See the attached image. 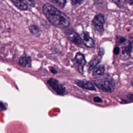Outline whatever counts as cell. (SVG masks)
I'll use <instances>...</instances> for the list:
<instances>
[{
  "label": "cell",
  "instance_id": "6da1fadb",
  "mask_svg": "<svg viewBox=\"0 0 133 133\" xmlns=\"http://www.w3.org/2000/svg\"><path fill=\"white\" fill-rule=\"evenodd\" d=\"M43 12L48 20L57 28L63 29L70 24V18L64 12L49 3L43 6Z\"/></svg>",
  "mask_w": 133,
  "mask_h": 133
},
{
  "label": "cell",
  "instance_id": "7a4b0ae2",
  "mask_svg": "<svg viewBox=\"0 0 133 133\" xmlns=\"http://www.w3.org/2000/svg\"><path fill=\"white\" fill-rule=\"evenodd\" d=\"M94 83L98 88L104 92H112L115 87L113 79L109 76L96 79Z\"/></svg>",
  "mask_w": 133,
  "mask_h": 133
},
{
  "label": "cell",
  "instance_id": "3957f363",
  "mask_svg": "<svg viewBox=\"0 0 133 133\" xmlns=\"http://www.w3.org/2000/svg\"><path fill=\"white\" fill-rule=\"evenodd\" d=\"M104 16L103 14L100 13L96 15L92 21V25L95 31L102 34L104 31Z\"/></svg>",
  "mask_w": 133,
  "mask_h": 133
},
{
  "label": "cell",
  "instance_id": "277c9868",
  "mask_svg": "<svg viewBox=\"0 0 133 133\" xmlns=\"http://www.w3.org/2000/svg\"><path fill=\"white\" fill-rule=\"evenodd\" d=\"M48 84L58 95H63L66 91L64 85L54 78H50L47 80Z\"/></svg>",
  "mask_w": 133,
  "mask_h": 133
},
{
  "label": "cell",
  "instance_id": "5b68a950",
  "mask_svg": "<svg viewBox=\"0 0 133 133\" xmlns=\"http://www.w3.org/2000/svg\"><path fill=\"white\" fill-rule=\"evenodd\" d=\"M65 34L68 39L74 44L80 46L83 44L80 35L72 29H67L65 31Z\"/></svg>",
  "mask_w": 133,
  "mask_h": 133
},
{
  "label": "cell",
  "instance_id": "8992f818",
  "mask_svg": "<svg viewBox=\"0 0 133 133\" xmlns=\"http://www.w3.org/2000/svg\"><path fill=\"white\" fill-rule=\"evenodd\" d=\"M74 61L78 71L82 74L83 73L84 67L86 63L85 56L80 52H77L74 59Z\"/></svg>",
  "mask_w": 133,
  "mask_h": 133
},
{
  "label": "cell",
  "instance_id": "52a82bcc",
  "mask_svg": "<svg viewBox=\"0 0 133 133\" xmlns=\"http://www.w3.org/2000/svg\"><path fill=\"white\" fill-rule=\"evenodd\" d=\"M83 44L88 48H92L95 45L94 39L90 36L89 33L84 32L80 34Z\"/></svg>",
  "mask_w": 133,
  "mask_h": 133
},
{
  "label": "cell",
  "instance_id": "ba28073f",
  "mask_svg": "<svg viewBox=\"0 0 133 133\" xmlns=\"http://www.w3.org/2000/svg\"><path fill=\"white\" fill-rule=\"evenodd\" d=\"M75 84L78 86L79 87L89 90H96V87L95 85L91 83V82L87 81L86 79H82V80H76L75 81Z\"/></svg>",
  "mask_w": 133,
  "mask_h": 133
},
{
  "label": "cell",
  "instance_id": "9c48e42d",
  "mask_svg": "<svg viewBox=\"0 0 133 133\" xmlns=\"http://www.w3.org/2000/svg\"><path fill=\"white\" fill-rule=\"evenodd\" d=\"M31 58L29 56H22L19 60V64L23 67L31 66Z\"/></svg>",
  "mask_w": 133,
  "mask_h": 133
},
{
  "label": "cell",
  "instance_id": "30bf717a",
  "mask_svg": "<svg viewBox=\"0 0 133 133\" xmlns=\"http://www.w3.org/2000/svg\"><path fill=\"white\" fill-rule=\"evenodd\" d=\"M105 71V68L103 65H99L96 66L93 70L92 75L94 76H101L102 75Z\"/></svg>",
  "mask_w": 133,
  "mask_h": 133
},
{
  "label": "cell",
  "instance_id": "8fae6325",
  "mask_svg": "<svg viewBox=\"0 0 133 133\" xmlns=\"http://www.w3.org/2000/svg\"><path fill=\"white\" fill-rule=\"evenodd\" d=\"M12 2L14 5L21 10H26L28 9V5L22 2L17 0H12Z\"/></svg>",
  "mask_w": 133,
  "mask_h": 133
},
{
  "label": "cell",
  "instance_id": "7c38bea8",
  "mask_svg": "<svg viewBox=\"0 0 133 133\" xmlns=\"http://www.w3.org/2000/svg\"><path fill=\"white\" fill-rule=\"evenodd\" d=\"M132 49V45L131 43H129L123 47L122 51V56L124 58H128L130 56V53Z\"/></svg>",
  "mask_w": 133,
  "mask_h": 133
},
{
  "label": "cell",
  "instance_id": "4fadbf2b",
  "mask_svg": "<svg viewBox=\"0 0 133 133\" xmlns=\"http://www.w3.org/2000/svg\"><path fill=\"white\" fill-rule=\"evenodd\" d=\"M29 29L30 31V32L35 36H39L41 34V32H40V30L39 28L35 25V24H31V25L29 26Z\"/></svg>",
  "mask_w": 133,
  "mask_h": 133
},
{
  "label": "cell",
  "instance_id": "5bb4252c",
  "mask_svg": "<svg viewBox=\"0 0 133 133\" xmlns=\"http://www.w3.org/2000/svg\"><path fill=\"white\" fill-rule=\"evenodd\" d=\"M51 2L57 5L61 8H63L64 7L66 3V0H50Z\"/></svg>",
  "mask_w": 133,
  "mask_h": 133
},
{
  "label": "cell",
  "instance_id": "9a60e30c",
  "mask_svg": "<svg viewBox=\"0 0 133 133\" xmlns=\"http://www.w3.org/2000/svg\"><path fill=\"white\" fill-rule=\"evenodd\" d=\"M99 63V60L97 59H94L92 61H91L89 64V70H91L94 69Z\"/></svg>",
  "mask_w": 133,
  "mask_h": 133
},
{
  "label": "cell",
  "instance_id": "2e32d148",
  "mask_svg": "<svg viewBox=\"0 0 133 133\" xmlns=\"http://www.w3.org/2000/svg\"><path fill=\"white\" fill-rule=\"evenodd\" d=\"M112 1L119 7H123L127 2L126 0H112Z\"/></svg>",
  "mask_w": 133,
  "mask_h": 133
},
{
  "label": "cell",
  "instance_id": "e0dca14e",
  "mask_svg": "<svg viewBox=\"0 0 133 133\" xmlns=\"http://www.w3.org/2000/svg\"><path fill=\"white\" fill-rule=\"evenodd\" d=\"M17 1L22 2L32 7H34L35 6V2L34 0H17Z\"/></svg>",
  "mask_w": 133,
  "mask_h": 133
},
{
  "label": "cell",
  "instance_id": "ac0fdd59",
  "mask_svg": "<svg viewBox=\"0 0 133 133\" xmlns=\"http://www.w3.org/2000/svg\"><path fill=\"white\" fill-rule=\"evenodd\" d=\"M84 0H71L72 5L74 6H77L83 3Z\"/></svg>",
  "mask_w": 133,
  "mask_h": 133
},
{
  "label": "cell",
  "instance_id": "d6986e66",
  "mask_svg": "<svg viewBox=\"0 0 133 133\" xmlns=\"http://www.w3.org/2000/svg\"><path fill=\"white\" fill-rule=\"evenodd\" d=\"M117 42H118V43L121 44V43H124L125 41H126V39L123 37H121V36H119V37H118L117 38Z\"/></svg>",
  "mask_w": 133,
  "mask_h": 133
},
{
  "label": "cell",
  "instance_id": "ffe728a7",
  "mask_svg": "<svg viewBox=\"0 0 133 133\" xmlns=\"http://www.w3.org/2000/svg\"><path fill=\"white\" fill-rule=\"evenodd\" d=\"M120 50L118 47H116L114 49V53L115 55H118L119 53Z\"/></svg>",
  "mask_w": 133,
  "mask_h": 133
},
{
  "label": "cell",
  "instance_id": "44dd1931",
  "mask_svg": "<svg viewBox=\"0 0 133 133\" xmlns=\"http://www.w3.org/2000/svg\"><path fill=\"white\" fill-rule=\"evenodd\" d=\"M94 100L96 102H101L102 101V99L99 97H96L94 98Z\"/></svg>",
  "mask_w": 133,
  "mask_h": 133
},
{
  "label": "cell",
  "instance_id": "7402d4cb",
  "mask_svg": "<svg viewBox=\"0 0 133 133\" xmlns=\"http://www.w3.org/2000/svg\"><path fill=\"white\" fill-rule=\"evenodd\" d=\"M50 69L51 72L52 73H53V74H56V73H57V71H56L54 68H53L51 67V68H50Z\"/></svg>",
  "mask_w": 133,
  "mask_h": 133
},
{
  "label": "cell",
  "instance_id": "603a6c76",
  "mask_svg": "<svg viewBox=\"0 0 133 133\" xmlns=\"http://www.w3.org/2000/svg\"><path fill=\"white\" fill-rule=\"evenodd\" d=\"M127 97L131 100L133 101V94H130L127 95Z\"/></svg>",
  "mask_w": 133,
  "mask_h": 133
},
{
  "label": "cell",
  "instance_id": "cb8c5ba5",
  "mask_svg": "<svg viewBox=\"0 0 133 133\" xmlns=\"http://www.w3.org/2000/svg\"><path fill=\"white\" fill-rule=\"evenodd\" d=\"M96 4H100V3H101L102 2V0H92Z\"/></svg>",
  "mask_w": 133,
  "mask_h": 133
},
{
  "label": "cell",
  "instance_id": "d4e9b609",
  "mask_svg": "<svg viewBox=\"0 0 133 133\" xmlns=\"http://www.w3.org/2000/svg\"><path fill=\"white\" fill-rule=\"evenodd\" d=\"M126 1L130 4H133V0H126Z\"/></svg>",
  "mask_w": 133,
  "mask_h": 133
},
{
  "label": "cell",
  "instance_id": "484cf974",
  "mask_svg": "<svg viewBox=\"0 0 133 133\" xmlns=\"http://www.w3.org/2000/svg\"><path fill=\"white\" fill-rule=\"evenodd\" d=\"M132 84H133V83H132Z\"/></svg>",
  "mask_w": 133,
  "mask_h": 133
}]
</instances>
